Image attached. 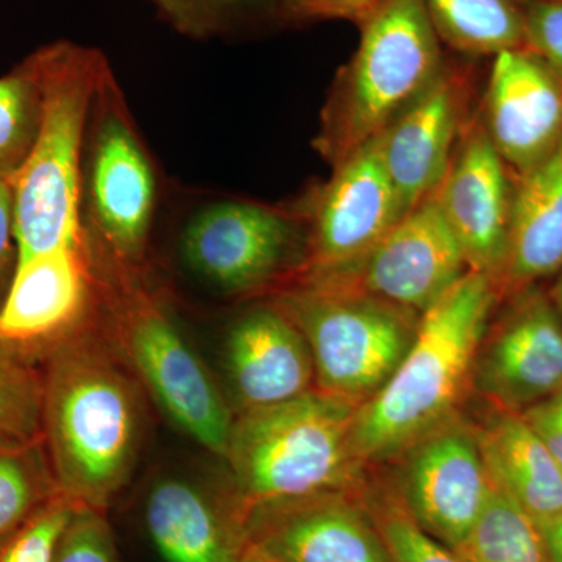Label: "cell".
<instances>
[{"instance_id": "6da1fadb", "label": "cell", "mask_w": 562, "mask_h": 562, "mask_svg": "<svg viewBox=\"0 0 562 562\" xmlns=\"http://www.w3.org/2000/svg\"><path fill=\"white\" fill-rule=\"evenodd\" d=\"M40 371L41 438L58 490L106 513L138 464L143 386L94 321L52 347Z\"/></svg>"}, {"instance_id": "7a4b0ae2", "label": "cell", "mask_w": 562, "mask_h": 562, "mask_svg": "<svg viewBox=\"0 0 562 562\" xmlns=\"http://www.w3.org/2000/svg\"><path fill=\"white\" fill-rule=\"evenodd\" d=\"M501 301L486 276L469 271L420 314L401 364L355 416L351 446L366 469L397 460L460 416L473 391L476 351Z\"/></svg>"}, {"instance_id": "3957f363", "label": "cell", "mask_w": 562, "mask_h": 562, "mask_svg": "<svg viewBox=\"0 0 562 562\" xmlns=\"http://www.w3.org/2000/svg\"><path fill=\"white\" fill-rule=\"evenodd\" d=\"M43 113L27 160L13 177L21 258L87 241L81 224L83 150L92 102L109 70L101 52L55 41L32 54Z\"/></svg>"}, {"instance_id": "277c9868", "label": "cell", "mask_w": 562, "mask_h": 562, "mask_svg": "<svg viewBox=\"0 0 562 562\" xmlns=\"http://www.w3.org/2000/svg\"><path fill=\"white\" fill-rule=\"evenodd\" d=\"M358 408L314 387L290 402L236 414L222 460L241 516L261 503L358 490L368 472L351 446Z\"/></svg>"}, {"instance_id": "5b68a950", "label": "cell", "mask_w": 562, "mask_h": 562, "mask_svg": "<svg viewBox=\"0 0 562 562\" xmlns=\"http://www.w3.org/2000/svg\"><path fill=\"white\" fill-rule=\"evenodd\" d=\"M358 29L357 50L336 76L314 140L331 168L402 116L430 88L450 54L424 0H387Z\"/></svg>"}, {"instance_id": "8992f818", "label": "cell", "mask_w": 562, "mask_h": 562, "mask_svg": "<svg viewBox=\"0 0 562 562\" xmlns=\"http://www.w3.org/2000/svg\"><path fill=\"white\" fill-rule=\"evenodd\" d=\"M135 272L114 265L116 277L102 283L106 336L162 413L203 449L224 458L235 420L231 403Z\"/></svg>"}, {"instance_id": "52a82bcc", "label": "cell", "mask_w": 562, "mask_h": 562, "mask_svg": "<svg viewBox=\"0 0 562 562\" xmlns=\"http://www.w3.org/2000/svg\"><path fill=\"white\" fill-rule=\"evenodd\" d=\"M271 303L308 344L316 390L357 406L391 379L420 321L395 303L314 280L290 281Z\"/></svg>"}, {"instance_id": "ba28073f", "label": "cell", "mask_w": 562, "mask_h": 562, "mask_svg": "<svg viewBox=\"0 0 562 562\" xmlns=\"http://www.w3.org/2000/svg\"><path fill=\"white\" fill-rule=\"evenodd\" d=\"M87 192L95 235L114 265L136 271L149 243L157 181L106 70L90 116Z\"/></svg>"}, {"instance_id": "9c48e42d", "label": "cell", "mask_w": 562, "mask_h": 562, "mask_svg": "<svg viewBox=\"0 0 562 562\" xmlns=\"http://www.w3.org/2000/svg\"><path fill=\"white\" fill-rule=\"evenodd\" d=\"M181 254L192 271L225 294L277 291L305 261V222L261 203L216 202L188 222Z\"/></svg>"}, {"instance_id": "30bf717a", "label": "cell", "mask_w": 562, "mask_h": 562, "mask_svg": "<svg viewBox=\"0 0 562 562\" xmlns=\"http://www.w3.org/2000/svg\"><path fill=\"white\" fill-rule=\"evenodd\" d=\"M468 272L460 244L431 195L360 260L338 271L294 280L364 292L422 314Z\"/></svg>"}, {"instance_id": "8fae6325", "label": "cell", "mask_w": 562, "mask_h": 562, "mask_svg": "<svg viewBox=\"0 0 562 562\" xmlns=\"http://www.w3.org/2000/svg\"><path fill=\"white\" fill-rule=\"evenodd\" d=\"M384 169L379 140L338 166L306 211V254L297 277L346 268L373 249L405 216ZM292 279V280H294Z\"/></svg>"}, {"instance_id": "7c38bea8", "label": "cell", "mask_w": 562, "mask_h": 562, "mask_svg": "<svg viewBox=\"0 0 562 562\" xmlns=\"http://www.w3.org/2000/svg\"><path fill=\"white\" fill-rule=\"evenodd\" d=\"M392 479L413 519L457 550L479 520L492 491L473 422L454 417L397 458Z\"/></svg>"}, {"instance_id": "4fadbf2b", "label": "cell", "mask_w": 562, "mask_h": 562, "mask_svg": "<svg viewBox=\"0 0 562 562\" xmlns=\"http://www.w3.org/2000/svg\"><path fill=\"white\" fill-rule=\"evenodd\" d=\"M90 244L21 258L0 310V346L40 368L52 347L94 321L101 284Z\"/></svg>"}, {"instance_id": "5bb4252c", "label": "cell", "mask_w": 562, "mask_h": 562, "mask_svg": "<svg viewBox=\"0 0 562 562\" xmlns=\"http://www.w3.org/2000/svg\"><path fill=\"white\" fill-rule=\"evenodd\" d=\"M506 301L476 351L473 391L491 405L522 413L562 390V321L536 284Z\"/></svg>"}, {"instance_id": "9a60e30c", "label": "cell", "mask_w": 562, "mask_h": 562, "mask_svg": "<svg viewBox=\"0 0 562 562\" xmlns=\"http://www.w3.org/2000/svg\"><path fill=\"white\" fill-rule=\"evenodd\" d=\"M473 61L450 52L430 88L376 138L406 214L438 190L475 114Z\"/></svg>"}, {"instance_id": "2e32d148", "label": "cell", "mask_w": 562, "mask_h": 562, "mask_svg": "<svg viewBox=\"0 0 562 562\" xmlns=\"http://www.w3.org/2000/svg\"><path fill=\"white\" fill-rule=\"evenodd\" d=\"M512 173L475 113L432 194L460 244L469 271L486 276L498 294L508 258Z\"/></svg>"}, {"instance_id": "e0dca14e", "label": "cell", "mask_w": 562, "mask_h": 562, "mask_svg": "<svg viewBox=\"0 0 562 562\" xmlns=\"http://www.w3.org/2000/svg\"><path fill=\"white\" fill-rule=\"evenodd\" d=\"M358 490L251 506L247 539L284 562H391Z\"/></svg>"}, {"instance_id": "ac0fdd59", "label": "cell", "mask_w": 562, "mask_h": 562, "mask_svg": "<svg viewBox=\"0 0 562 562\" xmlns=\"http://www.w3.org/2000/svg\"><path fill=\"white\" fill-rule=\"evenodd\" d=\"M480 124L516 177L562 143V80L527 47L492 57Z\"/></svg>"}, {"instance_id": "d6986e66", "label": "cell", "mask_w": 562, "mask_h": 562, "mask_svg": "<svg viewBox=\"0 0 562 562\" xmlns=\"http://www.w3.org/2000/svg\"><path fill=\"white\" fill-rule=\"evenodd\" d=\"M143 519L165 562H236L247 543L241 513L227 487L211 490L184 476L151 483Z\"/></svg>"}, {"instance_id": "ffe728a7", "label": "cell", "mask_w": 562, "mask_h": 562, "mask_svg": "<svg viewBox=\"0 0 562 562\" xmlns=\"http://www.w3.org/2000/svg\"><path fill=\"white\" fill-rule=\"evenodd\" d=\"M225 357L239 413L280 405L316 387L308 344L272 303L236 321Z\"/></svg>"}, {"instance_id": "44dd1931", "label": "cell", "mask_w": 562, "mask_h": 562, "mask_svg": "<svg viewBox=\"0 0 562 562\" xmlns=\"http://www.w3.org/2000/svg\"><path fill=\"white\" fill-rule=\"evenodd\" d=\"M473 422L492 484L505 492L539 527L562 514V468L522 413L491 405Z\"/></svg>"}, {"instance_id": "7402d4cb", "label": "cell", "mask_w": 562, "mask_h": 562, "mask_svg": "<svg viewBox=\"0 0 562 562\" xmlns=\"http://www.w3.org/2000/svg\"><path fill=\"white\" fill-rule=\"evenodd\" d=\"M516 179L502 299L562 271V143Z\"/></svg>"}, {"instance_id": "603a6c76", "label": "cell", "mask_w": 562, "mask_h": 562, "mask_svg": "<svg viewBox=\"0 0 562 562\" xmlns=\"http://www.w3.org/2000/svg\"><path fill=\"white\" fill-rule=\"evenodd\" d=\"M443 47L461 57H495L525 47L522 0H424Z\"/></svg>"}, {"instance_id": "cb8c5ba5", "label": "cell", "mask_w": 562, "mask_h": 562, "mask_svg": "<svg viewBox=\"0 0 562 562\" xmlns=\"http://www.w3.org/2000/svg\"><path fill=\"white\" fill-rule=\"evenodd\" d=\"M454 552L464 562H550L541 527L494 484L479 520Z\"/></svg>"}, {"instance_id": "d4e9b609", "label": "cell", "mask_w": 562, "mask_h": 562, "mask_svg": "<svg viewBox=\"0 0 562 562\" xmlns=\"http://www.w3.org/2000/svg\"><path fill=\"white\" fill-rule=\"evenodd\" d=\"M162 20L195 40L247 36L284 27L277 0H150Z\"/></svg>"}, {"instance_id": "484cf974", "label": "cell", "mask_w": 562, "mask_h": 562, "mask_svg": "<svg viewBox=\"0 0 562 562\" xmlns=\"http://www.w3.org/2000/svg\"><path fill=\"white\" fill-rule=\"evenodd\" d=\"M391 562H464L446 543L428 535L406 509L392 479L368 469L358 490Z\"/></svg>"}, {"instance_id": "4316f807", "label": "cell", "mask_w": 562, "mask_h": 562, "mask_svg": "<svg viewBox=\"0 0 562 562\" xmlns=\"http://www.w3.org/2000/svg\"><path fill=\"white\" fill-rule=\"evenodd\" d=\"M60 495L43 438L0 449V546Z\"/></svg>"}, {"instance_id": "83f0119b", "label": "cell", "mask_w": 562, "mask_h": 562, "mask_svg": "<svg viewBox=\"0 0 562 562\" xmlns=\"http://www.w3.org/2000/svg\"><path fill=\"white\" fill-rule=\"evenodd\" d=\"M43 98L32 54L0 77V179H13L38 133Z\"/></svg>"}, {"instance_id": "f1b7e54d", "label": "cell", "mask_w": 562, "mask_h": 562, "mask_svg": "<svg viewBox=\"0 0 562 562\" xmlns=\"http://www.w3.org/2000/svg\"><path fill=\"white\" fill-rule=\"evenodd\" d=\"M43 379L29 364L0 346V449L41 439Z\"/></svg>"}, {"instance_id": "f546056e", "label": "cell", "mask_w": 562, "mask_h": 562, "mask_svg": "<svg viewBox=\"0 0 562 562\" xmlns=\"http://www.w3.org/2000/svg\"><path fill=\"white\" fill-rule=\"evenodd\" d=\"M76 508L77 503L65 495L52 501L0 546V562H54L63 531Z\"/></svg>"}, {"instance_id": "4dcf8cb0", "label": "cell", "mask_w": 562, "mask_h": 562, "mask_svg": "<svg viewBox=\"0 0 562 562\" xmlns=\"http://www.w3.org/2000/svg\"><path fill=\"white\" fill-rule=\"evenodd\" d=\"M54 562H121L106 513L77 505Z\"/></svg>"}, {"instance_id": "1f68e13d", "label": "cell", "mask_w": 562, "mask_h": 562, "mask_svg": "<svg viewBox=\"0 0 562 562\" xmlns=\"http://www.w3.org/2000/svg\"><path fill=\"white\" fill-rule=\"evenodd\" d=\"M525 47L562 80V0H522Z\"/></svg>"}, {"instance_id": "d6a6232c", "label": "cell", "mask_w": 562, "mask_h": 562, "mask_svg": "<svg viewBox=\"0 0 562 562\" xmlns=\"http://www.w3.org/2000/svg\"><path fill=\"white\" fill-rule=\"evenodd\" d=\"M20 262L14 233L13 179H0V310L9 295Z\"/></svg>"}, {"instance_id": "836d02e7", "label": "cell", "mask_w": 562, "mask_h": 562, "mask_svg": "<svg viewBox=\"0 0 562 562\" xmlns=\"http://www.w3.org/2000/svg\"><path fill=\"white\" fill-rule=\"evenodd\" d=\"M522 416L562 468V390L525 409Z\"/></svg>"}, {"instance_id": "e575fe53", "label": "cell", "mask_w": 562, "mask_h": 562, "mask_svg": "<svg viewBox=\"0 0 562 562\" xmlns=\"http://www.w3.org/2000/svg\"><path fill=\"white\" fill-rule=\"evenodd\" d=\"M284 27L339 20L335 0H277Z\"/></svg>"}, {"instance_id": "d590c367", "label": "cell", "mask_w": 562, "mask_h": 562, "mask_svg": "<svg viewBox=\"0 0 562 562\" xmlns=\"http://www.w3.org/2000/svg\"><path fill=\"white\" fill-rule=\"evenodd\" d=\"M386 2L387 0H335L339 20L353 22L357 25L368 20Z\"/></svg>"}, {"instance_id": "8d00e7d4", "label": "cell", "mask_w": 562, "mask_h": 562, "mask_svg": "<svg viewBox=\"0 0 562 562\" xmlns=\"http://www.w3.org/2000/svg\"><path fill=\"white\" fill-rule=\"evenodd\" d=\"M541 530L550 562H562V514Z\"/></svg>"}, {"instance_id": "74e56055", "label": "cell", "mask_w": 562, "mask_h": 562, "mask_svg": "<svg viewBox=\"0 0 562 562\" xmlns=\"http://www.w3.org/2000/svg\"><path fill=\"white\" fill-rule=\"evenodd\" d=\"M236 562H284L276 554L269 553L268 550L261 549L260 546L254 543L247 539L246 546H244L241 554H239L238 561Z\"/></svg>"}, {"instance_id": "f35d334b", "label": "cell", "mask_w": 562, "mask_h": 562, "mask_svg": "<svg viewBox=\"0 0 562 562\" xmlns=\"http://www.w3.org/2000/svg\"><path fill=\"white\" fill-rule=\"evenodd\" d=\"M550 299H552L554 310H557L558 316L561 317L562 321V271L560 279L554 283L552 292H550Z\"/></svg>"}]
</instances>
